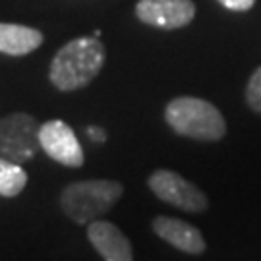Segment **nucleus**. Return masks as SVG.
Here are the masks:
<instances>
[{
  "mask_svg": "<svg viewBox=\"0 0 261 261\" xmlns=\"http://www.w3.org/2000/svg\"><path fill=\"white\" fill-rule=\"evenodd\" d=\"M107 50L99 37H80L70 43L55 55L48 70L50 84L58 91H77L89 85L99 72L103 70Z\"/></svg>",
  "mask_w": 261,
  "mask_h": 261,
  "instance_id": "f257e3e1",
  "label": "nucleus"
},
{
  "mask_svg": "<svg viewBox=\"0 0 261 261\" xmlns=\"http://www.w3.org/2000/svg\"><path fill=\"white\" fill-rule=\"evenodd\" d=\"M165 120L176 132L197 141H219L226 134V120L213 103L199 97H176L165 109Z\"/></svg>",
  "mask_w": 261,
  "mask_h": 261,
  "instance_id": "f03ea898",
  "label": "nucleus"
},
{
  "mask_svg": "<svg viewBox=\"0 0 261 261\" xmlns=\"http://www.w3.org/2000/svg\"><path fill=\"white\" fill-rule=\"evenodd\" d=\"M122 192L124 188L116 180L72 182L62 190L60 207L74 223L84 224L111 211L112 205L122 197Z\"/></svg>",
  "mask_w": 261,
  "mask_h": 261,
  "instance_id": "7ed1b4c3",
  "label": "nucleus"
},
{
  "mask_svg": "<svg viewBox=\"0 0 261 261\" xmlns=\"http://www.w3.org/2000/svg\"><path fill=\"white\" fill-rule=\"evenodd\" d=\"M41 124L28 112H12L0 120V157L14 163H28L37 155Z\"/></svg>",
  "mask_w": 261,
  "mask_h": 261,
  "instance_id": "20e7f679",
  "label": "nucleus"
},
{
  "mask_svg": "<svg viewBox=\"0 0 261 261\" xmlns=\"http://www.w3.org/2000/svg\"><path fill=\"white\" fill-rule=\"evenodd\" d=\"M151 192L168 205H174L188 213H201L209 207L207 196L190 180L182 178L174 170L159 168L147 180Z\"/></svg>",
  "mask_w": 261,
  "mask_h": 261,
  "instance_id": "39448f33",
  "label": "nucleus"
},
{
  "mask_svg": "<svg viewBox=\"0 0 261 261\" xmlns=\"http://www.w3.org/2000/svg\"><path fill=\"white\" fill-rule=\"evenodd\" d=\"M39 145L48 157L70 168L84 167V149L75 132L62 120H48L39 128Z\"/></svg>",
  "mask_w": 261,
  "mask_h": 261,
  "instance_id": "423d86ee",
  "label": "nucleus"
},
{
  "mask_svg": "<svg viewBox=\"0 0 261 261\" xmlns=\"http://www.w3.org/2000/svg\"><path fill=\"white\" fill-rule=\"evenodd\" d=\"M136 16L141 23L159 29H180L196 18L192 0H138Z\"/></svg>",
  "mask_w": 261,
  "mask_h": 261,
  "instance_id": "0eeeda50",
  "label": "nucleus"
},
{
  "mask_svg": "<svg viewBox=\"0 0 261 261\" xmlns=\"http://www.w3.org/2000/svg\"><path fill=\"white\" fill-rule=\"evenodd\" d=\"M87 236L105 261H134L130 240L116 224L95 219L87 228Z\"/></svg>",
  "mask_w": 261,
  "mask_h": 261,
  "instance_id": "6e6552de",
  "label": "nucleus"
},
{
  "mask_svg": "<svg viewBox=\"0 0 261 261\" xmlns=\"http://www.w3.org/2000/svg\"><path fill=\"white\" fill-rule=\"evenodd\" d=\"M153 230L159 238H163L170 246L178 248L180 252L194 253V255L205 252V240H203L201 232L194 224L186 223L182 219L165 217V215L155 217L153 219Z\"/></svg>",
  "mask_w": 261,
  "mask_h": 261,
  "instance_id": "1a4fd4ad",
  "label": "nucleus"
},
{
  "mask_svg": "<svg viewBox=\"0 0 261 261\" xmlns=\"http://www.w3.org/2000/svg\"><path fill=\"white\" fill-rule=\"evenodd\" d=\"M43 33L19 23H0V53L8 56H25L43 45Z\"/></svg>",
  "mask_w": 261,
  "mask_h": 261,
  "instance_id": "9d476101",
  "label": "nucleus"
},
{
  "mask_svg": "<svg viewBox=\"0 0 261 261\" xmlns=\"http://www.w3.org/2000/svg\"><path fill=\"white\" fill-rule=\"evenodd\" d=\"M28 184V172L19 163L0 157V196L16 197Z\"/></svg>",
  "mask_w": 261,
  "mask_h": 261,
  "instance_id": "9b49d317",
  "label": "nucleus"
},
{
  "mask_svg": "<svg viewBox=\"0 0 261 261\" xmlns=\"http://www.w3.org/2000/svg\"><path fill=\"white\" fill-rule=\"evenodd\" d=\"M246 103L253 112L261 114V66L250 75V82L246 85Z\"/></svg>",
  "mask_w": 261,
  "mask_h": 261,
  "instance_id": "f8f14e48",
  "label": "nucleus"
},
{
  "mask_svg": "<svg viewBox=\"0 0 261 261\" xmlns=\"http://www.w3.org/2000/svg\"><path fill=\"white\" fill-rule=\"evenodd\" d=\"M217 2L232 12H248L255 6V0H217Z\"/></svg>",
  "mask_w": 261,
  "mask_h": 261,
  "instance_id": "ddd939ff",
  "label": "nucleus"
},
{
  "mask_svg": "<svg viewBox=\"0 0 261 261\" xmlns=\"http://www.w3.org/2000/svg\"><path fill=\"white\" fill-rule=\"evenodd\" d=\"M87 138L93 141V143H103L107 140V134H105L103 128H99V126H89L87 128Z\"/></svg>",
  "mask_w": 261,
  "mask_h": 261,
  "instance_id": "4468645a",
  "label": "nucleus"
}]
</instances>
